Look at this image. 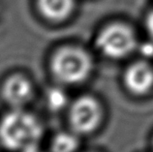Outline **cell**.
<instances>
[{
  "instance_id": "cell-1",
  "label": "cell",
  "mask_w": 153,
  "mask_h": 152,
  "mask_svg": "<svg viewBox=\"0 0 153 152\" xmlns=\"http://www.w3.org/2000/svg\"><path fill=\"white\" fill-rule=\"evenodd\" d=\"M43 136V126L33 114L16 109L0 120V142L13 151L29 152L37 149Z\"/></svg>"
},
{
  "instance_id": "cell-2",
  "label": "cell",
  "mask_w": 153,
  "mask_h": 152,
  "mask_svg": "<svg viewBox=\"0 0 153 152\" xmlns=\"http://www.w3.org/2000/svg\"><path fill=\"white\" fill-rule=\"evenodd\" d=\"M92 62L85 51L78 47H63L54 54L51 61L52 73L67 85L83 82L91 72Z\"/></svg>"
},
{
  "instance_id": "cell-3",
  "label": "cell",
  "mask_w": 153,
  "mask_h": 152,
  "mask_svg": "<svg viewBox=\"0 0 153 152\" xmlns=\"http://www.w3.org/2000/svg\"><path fill=\"white\" fill-rule=\"evenodd\" d=\"M96 44L103 54L111 58H123L135 50V32L124 23H112L100 32Z\"/></svg>"
},
{
  "instance_id": "cell-4",
  "label": "cell",
  "mask_w": 153,
  "mask_h": 152,
  "mask_svg": "<svg viewBox=\"0 0 153 152\" xmlns=\"http://www.w3.org/2000/svg\"><path fill=\"white\" fill-rule=\"evenodd\" d=\"M101 108L91 96H82L72 104L69 110V122L75 132L88 134L94 131L101 120Z\"/></svg>"
},
{
  "instance_id": "cell-5",
  "label": "cell",
  "mask_w": 153,
  "mask_h": 152,
  "mask_svg": "<svg viewBox=\"0 0 153 152\" xmlns=\"http://www.w3.org/2000/svg\"><path fill=\"white\" fill-rule=\"evenodd\" d=\"M126 88L135 95H144L153 87V68L144 61L132 63L124 73Z\"/></svg>"
},
{
  "instance_id": "cell-6",
  "label": "cell",
  "mask_w": 153,
  "mask_h": 152,
  "mask_svg": "<svg viewBox=\"0 0 153 152\" xmlns=\"http://www.w3.org/2000/svg\"><path fill=\"white\" fill-rule=\"evenodd\" d=\"M5 101L16 109L23 107L31 100L33 88L30 82L22 76H14L7 79L2 88Z\"/></svg>"
},
{
  "instance_id": "cell-7",
  "label": "cell",
  "mask_w": 153,
  "mask_h": 152,
  "mask_svg": "<svg viewBox=\"0 0 153 152\" xmlns=\"http://www.w3.org/2000/svg\"><path fill=\"white\" fill-rule=\"evenodd\" d=\"M38 5L46 18L52 21H61L71 14L74 0H38Z\"/></svg>"
},
{
  "instance_id": "cell-8",
  "label": "cell",
  "mask_w": 153,
  "mask_h": 152,
  "mask_svg": "<svg viewBox=\"0 0 153 152\" xmlns=\"http://www.w3.org/2000/svg\"><path fill=\"white\" fill-rule=\"evenodd\" d=\"M79 146V139L75 134L62 132L55 136L51 142L52 152H75Z\"/></svg>"
},
{
  "instance_id": "cell-9",
  "label": "cell",
  "mask_w": 153,
  "mask_h": 152,
  "mask_svg": "<svg viewBox=\"0 0 153 152\" xmlns=\"http://www.w3.org/2000/svg\"><path fill=\"white\" fill-rule=\"evenodd\" d=\"M48 105L52 110H60L66 106L67 96L62 90L58 88H52L49 91L47 96Z\"/></svg>"
},
{
  "instance_id": "cell-10",
  "label": "cell",
  "mask_w": 153,
  "mask_h": 152,
  "mask_svg": "<svg viewBox=\"0 0 153 152\" xmlns=\"http://www.w3.org/2000/svg\"><path fill=\"white\" fill-rule=\"evenodd\" d=\"M146 27L148 34L153 38V10L147 15L146 21Z\"/></svg>"
},
{
  "instance_id": "cell-11",
  "label": "cell",
  "mask_w": 153,
  "mask_h": 152,
  "mask_svg": "<svg viewBox=\"0 0 153 152\" xmlns=\"http://www.w3.org/2000/svg\"><path fill=\"white\" fill-rule=\"evenodd\" d=\"M29 152H38V151H37V149H34V150H31Z\"/></svg>"
},
{
  "instance_id": "cell-12",
  "label": "cell",
  "mask_w": 153,
  "mask_h": 152,
  "mask_svg": "<svg viewBox=\"0 0 153 152\" xmlns=\"http://www.w3.org/2000/svg\"><path fill=\"white\" fill-rule=\"evenodd\" d=\"M152 143H153V142H152Z\"/></svg>"
}]
</instances>
